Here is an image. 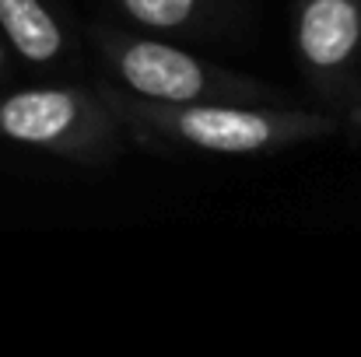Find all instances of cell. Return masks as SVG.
I'll return each instance as SVG.
<instances>
[{"label":"cell","instance_id":"obj_8","mask_svg":"<svg viewBox=\"0 0 361 357\" xmlns=\"http://www.w3.org/2000/svg\"><path fill=\"white\" fill-rule=\"evenodd\" d=\"M7 53H11V49H7V42H4V35H0V74L7 70Z\"/></svg>","mask_w":361,"mask_h":357},{"label":"cell","instance_id":"obj_1","mask_svg":"<svg viewBox=\"0 0 361 357\" xmlns=\"http://www.w3.org/2000/svg\"><path fill=\"white\" fill-rule=\"evenodd\" d=\"M133 140L190 147L204 154H267L337 133V119L291 102H151L120 84L95 88Z\"/></svg>","mask_w":361,"mask_h":357},{"label":"cell","instance_id":"obj_3","mask_svg":"<svg viewBox=\"0 0 361 357\" xmlns=\"http://www.w3.org/2000/svg\"><path fill=\"white\" fill-rule=\"evenodd\" d=\"M0 140L78 165H109L123 151V126L95 88L49 84L0 95Z\"/></svg>","mask_w":361,"mask_h":357},{"label":"cell","instance_id":"obj_2","mask_svg":"<svg viewBox=\"0 0 361 357\" xmlns=\"http://www.w3.org/2000/svg\"><path fill=\"white\" fill-rule=\"evenodd\" d=\"M106 67L113 70L116 84L130 95L151 102H274L284 106V92L256 81L249 74L218 67L200 60L197 53L165 42L158 35H137L120 28H95L92 32Z\"/></svg>","mask_w":361,"mask_h":357},{"label":"cell","instance_id":"obj_5","mask_svg":"<svg viewBox=\"0 0 361 357\" xmlns=\"http://www.w3.org/2000/svg\"><path fill=\"white\" fill-rule=\"evenodd\" d=\"M0 35L32 67H49L67 53V28L46 0H0Z\"/></svg>","mask_w":361,"mask_h":357},{"label":"cell","instance_id":"obj_6","mask_svg":"<svg viewBox=\"0 0 361 357\" xmlns=\"http://www.w3.org/2000/svg\"><path fill=\"white\" fill-rule=\"evenodd\" d=\"M126 21L144 32H183L200 21L204 0H116Z\"/></svg>","mask_w":361,"mask_h":357},{"label":"cell","instance_id":"obj_4","mask_svg":"<svg viewBox=\"0 0 361 357\" xmlns=\"http://www.w3.org/2000/svg\"><path fill=\"white\" fill-rule=\"evenodd\" d=\"M295 53L323 99L358 95L361 0H295Z\"/></svg>","mask_w":361,"mask_h":357},{"label":"cell","instance_id":"obj_7","mask_svg":"<svg viewBox=\"0 0 361 357\" xmlns=\"http://www.w3.org/2000/svg\"><path fill=\"white\" fill-rule=\"evenodd\" d=\"M348 123L355 126V133H361V95L351 102V106H348Z\"/></svg>","mask_w":361,"mask_h":357}]
</instances>
